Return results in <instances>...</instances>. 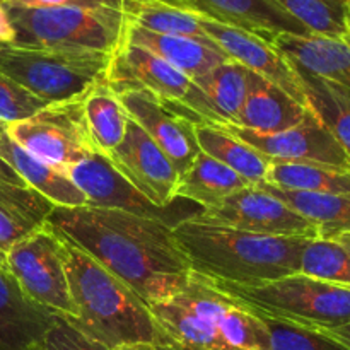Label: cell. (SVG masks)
<instances>
[{
	"label": "cell",
	"mask_w": 350,
	"mask_h": 350,
	"mask_svg": "<svg viewBox=\"0 0 350 350\" xmlns=\"http://www.w3.org/2000/svg\"><path fill=\"white\" fill-rule=\"evenodd\" d=\"M287 14L310 33L330 38H347L349 0H275Z\"/></svg>",
	"instance_id": "obj_31"
},
{
	"label": "cell",
	"mask_w": 350,
	"mask_h": 350,
	"mask_svg": "<svg viewBox=\"0 0 350 350\" xmlns=\"http://www.w3.org/2000/svg\"><path fill=\"white\" fill-rule=\"evenodd\" d=\"M234 303L211 279L191 270L187 286L149 306L154 350H229L221 337V320Z\"/></svg>",
	"instance_id": "obj_7"
},
{
	"label": "cell",
	"mask_w": 350,
	"mask_h": 350,
	"mask_svg": "<svg viewBox=\"0 0 350 350\" xmlns=\"http://www.w3.org/2000/svg\"><path fill=\"white\" fill-rule=\"evenodd\" d=\"M221 126L272 163H313L350 171L349 156L314 113L301 125L277 133H258L234 125Z\"/></svg>",
	"instance_id": "obj_12"
},
{
	"label": "cell",
	"mask_w": 350,
	"mask_h": 350,
	"mask_svg": "<svg viewBox=\"0 0 350 350\" xmlns=\"http://www.w3.org/2000/svg\"><path fill=\"white\" fill-rule=\"evenodd\" d=\"M301 81L308 108L328 126L350 159V89L314 77L294 67Z\"/></svg>",
	"instance_id": "obj_28"
},
{
	"label": "cell",
	"mask_w": 350,
	"mask_h": 350,
	"mask_svg": "<svg viewBox=\"0 0 350 350\" xmlns=\"http://www.w3.org/2000/svg\"><path fill=\"white\" fill-rule=\"evenodd\" d=\"M5 133L31 156L64 173L98 152L85 125L82 99L46 106L31 118L7 125Z\"/></svg>",
	"instance_id": "obj_10"
},
{
	"label": "cell",
	"mask_w": 350,
	"mask_h": 350,
	"mask_svg": "<svg viewBox=\"0 0 350 350\" xmlns=\"http://www.w3.org/2000/svg\"><path fill=\"white\" fill-rule=\"evenodd\" d=\"M349 29H350V0H349Z\"/></svg>",
	"instance_id": "obj_44"
},
{
	"label": "cell",
	"mask_w": 350,
	"mask_h": 350,
	"mask_svg": "<svg viewBox=\"0 0 350 350\" xmlns=\"http://www.w3.org/2000/svg\"><path fill=\"white\" fill-rule=\"evenodd\" d=\"M195 137L202 152L238 173L250 185L265 183L272 161L228 132L224 126L214 123H197Z\"/></svg>",
	"instance_id": "obj_23"
},
{
	"label": "cell",
	"mask_w": 350,
	"mask_h": 350,
	"mask_svg": "<svg viewBox=\"0 0 350 350\" xmlns=\"http://www.w3.org/2000/svg\"><path fill=\"white\" fill-rule=\"evenodd\" d=\"M122 41L146 48L171 67L188 75L191 81H197L217 65L231 60L214 41L150 33L129 21L125 23Z\"/></svg>",
	"instance_id": "obj_20"
},
{
	"label": "cell",
	"mask_w": 350,
	"mask_h": 350,
	"mask_svg": "<svg viewBox=\"0 0 350 350\" xmlns=\"http://www.w3.org/2000/svg\"><path fill=\"white\" fill-rule=\"evenodd\" d=\"M106 157L154 205L171 208L176 200L178 171L133 120L129 118L122 144Z\"/></svg>",
	"instance_id": "obj_14"
},
{
	"label": "cell",
	"mask_w": 350,
	"mask_h": 350,
	"mask_svg": "<svg viewBox=\"0 0 350 350\" xmlns=\"http://www.w3.org/2000/svg\"><path fill=\"white\" fill-rule=\"evenodd\" d=\"M200 24L205 34L231 60L238 62L253 74L275 84L301 105L308 106L297 72L270 41L241 27L217 23L204 16H200Z\"/></svg>",
	"instance_id": "obj_15"
},
{
	"label": "cell",
	"mask_w": 350,
	"mask_h": 350,
	"mask_svg": "<svg viewBox=\"0 0 350 350\" xmlns=\"http://www.w3.org/2000/svg\"><path fill=\"white\" fill-rule=\"evenodd\" d=\"M250 75L252 70L238 62L228 60L195 81L214 106L222 125H232L238 118L248 96Z\"/></svg>",
	"instance_id": "obj_30"
},
{
	"label": "cell",
	"mask_w": 350,
	"mask_h": 350,
	"mask_svg": "<svg viewBox=\"0 0 350 350\" xmlns=\"http://www.w3.org/2000/svg\"><path fill=\"white\" fill-rule=\"evenodd\" d=\"M38 350H109L101 342L85 335L64 314H53L50 328Z\"/></svg>",
	"instance_id": "obj_36"
},
{
	"label": "cell",
	"mask_w": 350,
	"mask_h": 350,
	"mask_svg": "<svg viewBox=\"0 0 350 350\" xmlns=\"http://www.w3.org/2000/svg\"><path fill=\"white\" fill-rule=\"evenodd\" d=\"M120 9L129 23L150 33L212 41L197 12L170 0H120Z\"/></svg>",
	"instance_id": "obj_26"
},
{
	"label": "cell",
	"mask_w": 350,
	"mask_h": 350,
	"mask_svg": "<svg viewBox=\"0 0 350 350\" xmlns=\"http://www.w3.org/2000/svg\"><path fill=\"white\" fill-rule=\"evenodd\" d=\"M270 43L291 65L314 77L350 89V40L320 34H277Z\"/></svg>",
	"instance_id": "obj_19"
},
{
	"label": "cell",
	"mask_w": 350,
	"mask_h": 350,
	"mask_svg": "<svg viewBox=\"0 0 350 350\" xmlns=\"http://www.w3.org/2000/svg\"><path fill=\"white\" fill-rule=\"evenodd\" d=\"M3 132H5V125H2V123H0V140H2ZM0 180L7 181V183L17 185V187H26V183L21 180L19 174H17L16 171H14L9 164H7V161L3 159L2 154H0Z\"/></svg>",
	"instance_id": "obj_40"
},
{
	"label": "cell",
	"mask_w": 350,
	"mask_h": 350,
	"mask_svg": "<svg viewBox=\"0 0 350 350\" xmlns=\"http://www.w3.org/2000/svg\"><path fill=\"white\" fill-rule=\"evenodd\" d=\"M318 332L328 335V337H332L334 340L340 342L342 345H345V347L350 349V323L340 325V327H334V328H325V330H318Z\"/></svg>",
	"instance_id": "obj_41"
},
{
	"label": "cell",
	"mask_w": 350,
	"mask_h": 350,
	"mask_svg": "<svg viewBox=\"0 0 350 350\" xmlns=\"http://www.w3.org/2000/svg\"><path fill=\"white\" fill-rule=\"evenodd\" d=\"M46 224L125 282L147 304L180 293L191 267L173 226L113 208L55 207Z\"/></svg>",
	"instance_id": "obj_1"
},
{
	"label": "cell",
	"mask_w": 350,
	"mask_h": 350,
	"mask_svg": "<svg viewBox=\"0 0 350 350\" xmlns=\"http://www.w3.org/2000/svg\"><path fill=\"white\" fill-rule=\"evenodd\" d=\"M106 82L116 94L126 89H144L173 106L195 125H222L214 106L195 81L137 44L120 43L111 55Z\"/></svg>",
	"instance_id": "obj_8"
},
{
	"label": "cell",
	"mask_w": 350,
	"mask_h": 350,
	"mask_svg": "<svg viewBox=\"0 0 350 350\" xmlns=\"http://www.w3.org/2000/svg\"><path fill=\"white\" fill-rule=\"evenodd\" d=\"M3 5L17 9H53L67 5H94V3H109L120 5V0H2Z\"/></svg>",
	"instance_id": "obj_38"
},
{
	"label": "cell",
	"mask_w": 350,
	"mask_h": 350,
	"mask_svg": "<svg viewBox=\"0 0 350 350\" xmlns=\"http://www.w3.org/2000/svg\"><path fill=\"white\" fill-rule=\"evenodd\" d=\"M311 115L308 106L252 72L248 96L232 125L258 133H277L301 125Z\"/></svg>",
	"instance_id": "obj_21"
},
{
	"label": "cell",
	"mask_w": 350,
	"mask_h": 350,
	"mask_svg": "<svg viewBox=\"0 0 350 350\" xmlns=\"http://www.w3.org/2000/svg\"><path fill=\"white\" fill-rule=\"evenodd\" d=\"M7 9L16 29L14 46L113 55L122 43L126 23L120 5L109 3Z\"/></svg>",
	"instance_id": "obj_4"
},
{
	"label": "cell",
	"mask_w": 350,
	"mask_h": 350,
	"mask_svg": "<svg viewBox=\"0 0 350 350\" xmlns=\"http://www.w3.org/2000/svg\"><path fill=\"white\" fill-rule=\"evenodd\" d=\"M217 23L255 33L272 41L277 34H313L275 0H170Z\"/></svg>",
	"instance_id": "obj_17"
},
{
	"label": "cell",
	"mask_w": 350,
	"mask_h": 350,
	"mask_svg": "<svg viewBox=\"0 0 350 350\" xmlns=\"http://www.w3.org/2000/svg\"><path fill=\"white\" fill-rule=\"evenodd\" d=\"M51 318L53 313L33 303L0 265V350H38Z\"/></svg>",
	"instance_id": "obj_18"
},
{
	"label": "cell",
	"mask_w": 350,
	"mask_h": 350,
	"mask_svg": "<svg viewBox=\"0 0 350 350\" xmlns=\"http://www.w3.org/2000/svg\"><path fill=\"white\" fill-rule=\"evenodd\" d=\"M0 265L5 267V265H3V256H2V255H0Z\"/></svg>",
	"instance_id": "obj_45"
},
{
	"label": "cell",
	"mask_w": 350,
	"mask_h": 350,
	"mask_svg": "<svg viewBox=\"0 0 350 350\" xmlns=\"http://www.w3.org/2000/svg\"><path fill=\"white\" fill-rule=\"evenodd\" d=\"M3 265L33 303L53 314L74 318L65 245L46 222L14 243L3 255Z\"/></svg>",
	"instance_id": "obj_9"
},
{
	"label": "cell",
	"mask_w": 350,
	"mask_h": 350,
	"mask_svg": "<svg viewBox=\"0 0 350 350\" xmlns=\"http://www.w3.org/2000/svg\"><path fill=\"white\" fill-rule=\"evenodd\" d=\"M46 106L50 105L0 72V123L2 125L7 126L10 123L31 118L43 111Z\"/></svg>",
	"instance_id": "obj_35"
},
{
	"label": "cell",
	"mask_w": 350,
	"mask_h": 350,
	"mask_svg": "<svg viewBox=\"0 0 350 350\" xmlns=\"http://www.w3.org/2000/svg\"><path fill=\"white\" fill-rule=\"evenodd\" d=\"M219 330L229 350H270V332L263 318L236 299L222 317Z\"/></svg>",
	"instance_id": "obj_33"
},
{
	"label": "cell",
	"mask_w": 350,
	"mask_h": 350,
	"mask_svg": "<svg viewBox=\"0 0 350 350\" xmlns=\"http://www.w3.org/2000/svg\"><path fill=\"white\" fill-rule=\"evenodd\" d=\"M33 231L34 228L27 226L26 222L14 217L10 212L0 207V255H5L14 243H17L19 239H23L24 236H27Z\"/></svg>",
	"instance_id": "obj_37"
},
{
	"label": "cell",
	"mask_w": 350,
	"mask_h": 350,
	"mask_svg": "<svg viewBox=\"0 0 350 350\" xmlns=\"http://www.w3.org/2000/svg\"><path fill=\"white\" fill-rule=\"evenodd\" d=\"M332 239H334V241H337L338 245L344 246V248L347 250L349 255H350V232H344V234H338V236H335V238H332Z\"/></svg>",
	"instance_id": "obj_43"
},
{
	"label": "cell",
	"mask_w": 350,
	"mask_h": 350,
	"mask_svg": "<svg viewBox=\"0 0 350 350\" xmlns=\"http://www.w3.org/2000/svg\"><path fill=\"white\" fill-rule=\"evenodd\" d=\"M245 187H250L245 178L214 157L200 152L178 180L176 198H187L205 211Z\"/></svg>",
	"instance_id": "obj_24"
},
{
	"label": "cell",
	"mask_w": 350,
	"mask_h": 350,
	"mask_svg": "<svg viewBox=\"0 0 350 350\" xmlns=\"http://www.w3.org/2000/svg\"><path fill=\"white\" fill-rule=\"evenodd\" d=\"M214 284L258 317L313 330L350 323V287L303 273H293L260 286Z\"/></svg>",
	"instance_id": "obj_5"
},
{
	"label": "cell",
	"mask_w": 350,
	"mask_h": 350,
	"mask_svg": "<svg viewBox=\"0 0 350 350\" xmlns=\"http://www.w3.org/2000/svg\"><path fill=\"white\" fill-rule=\"evenodd\" d=\"M0 154L10 167L21 176L27 188L46 198L55 207H82L88 205L84 193L75 187L67 173L31 156L27 150L17 146L5 132L0 140Z\"/></svg>",
	"instance_id": "obj_22"
},
{
	"label": "cell",
	"mask_w": 350,
	"mask_h": 350,
	"mask_svg": "<svg viewBox=\"0 0 350 350\" xmlns=\"http://www.w3.org/2000/svg\"><path fill=\"white\" fill-rule=\"evenodd\" d=\"M82 111L96 150L105 156L111 154L122 144L129 123L118 94L108 82H101L82 99Z\"/></svg>",
	"instance_id": "obj_27"
},
{
	"label": "cell",
	"mask_w": 350,
	"mask_h": 350,
	"mask_svg": "<svg viewBox=\"0 0 350 350\" xmlns=\"http://www.w3.org/2000/svg\"><path fill=\"white\" fill-rule=\"evenodd\" d=\"M118 98L129 118L159 146L181 176L202 152L195 137V123L144 89H126L118 92Z\"/></svg>",
	"instance_id": "obj_13"
},
{
	"label": "cell",
	"mask_w": 350,
	"mask_h": 350,
	"mask_svg": "<svg viewBox=\"0 0 350 350\" xmlns=\"http://www.w3.org/2000/svg\"><path fill=\"white\" fill-rule=\"evenodd\" d=\"M265 183L291 191L350 195V171L313 163H272Z\"/></svg>",
	"instance_id": "obj_29"
},
{
	"label": "cell",
	"mask_w": 350,
	"mask_h": 350,
	"mask_svg": "<svg viewBox=\"0 0 350 350\" xmlns=\"http://www.w3.org/2000/svg\"><path fill=\"white\" fill-rule=\"evenodd\" d=\"M193 219L253 234L318 238V229L308 219L258 185L234 191L221 204L200 211Z\"/></svg>",
	"instance_id": "obj_11"
},
{
	"label": "cell",
	"mask_w": 350,
	"mask_h": 350,
	"mask_svg": "<svg viewBox=\"0 0 350 350\" xmlns=\"http://www.w3.org/2000/svg\"><path fill=\"white\" fill-rule=\"evenodd\" d=\"M263 190L303 215L318 229V238L332 239L350 232V195L291 191L260 183Z\"/></svg>",
	"instance_id": "obj_25"
},
{
	"label": "cell",
	"mask_w": 350,
	"mask_h": 350,
	"mask_svg": "<svg viewBox=\"0 0 350 350\" xmlns=\"http://www.w3.org/2000/svg\"><path fill=\"white\" fill-rule=\"evenodd\" d=\"M16 43V29L9 16V9L0 0V46H10Z\"/></svg>",
	"instance_id": "obj_39"
},
{
	"label": "cell",
	"mask_w": 350,
	"mask_h": 350,
	"mask_svg": "<svg viewBox=\"0 0 350 350\" xmlns=\"http://www.w3.org/2000/svg\"><path fill=\"white\" fill-rule=\"evenodd\" d=\"M299 273L350 287V255L334 239L310 238L299 260Z\"/></svg>",
	"instance_id": "obj_32"
},
{
	"label": "cell",
	"mask_w": 350,
	"mask_h": 350,
	"mask_svg": "<svg viewBox=\"0 0 350 350\" xmlns=\"http://www.w3.org/2000/svg\"><path fill=\"white\" fill-rule=\"evenodd\" d=\"M2 48H3V46H0V50H2Z\"/></svg>",
	"instance_id": "obj_46"
},
{
	"label": "cell",
	"mask_w": 350,
	"mask_h": 350,
	"mask_svg": "<svg viewBox=\"0 0 350 350\" xmlns=\"http://www.w3.org/2000/svg\"><path fill=\"white\" fill-rule=\"evenodd\" d=\"M270 332V350H350L313 328L262 317Z\"/></svg>",
	"instance_id": "obj_34"
},
{
	"label": "cell",
	"mask_w": 350,
	"mask_h": 350,
	"mask_svg": "<svg viewBox=\"0 0 350 350\" xmlns=\"http://www.w3.org/2000/svg\"><path fill=\"white\" fill-rule=\"evenodd\" d=\"M68 176L84 193L91 207L113 208L149 219H159L174 226L167 217L170 208H161L144 197L105 154L94 152L68 170Z\"/></svg>",
	"instance_id": "obj_16"
},
{
	"label": "cell",
	"mask_w": 350,
	"mask_h": 350,
	"mask_svg": "<svg viewBox=\"0 0 350 350\" xmlns=\"http://www.w3.org/2000/svg\"><path fill=\"white\" fill-rule=\"evenodd\" d=\"M111 55L98 51L3 46L0 72L48 105L81 101L106 81Z\"/></svg>",
	"instance_id": "obj_6"
},
{
	"label": "cell",
	"mask_w": 350,
	"mask_h": 350,
	"mask_svg": "<svg viewBox=\"0 0 350 350\" xmlns=\"http://www.w3.org/2000/svg\"><path fill=\"white\" fill-rule=\"evenodd\" d=\"M113 350H154L152 345L149 344H125V345H118Z\"/></svg>",
	"instance_id": "obj_42"
},
{
	"label": "cell",
	"mask_w": 350,
	"mask_h": 350,
	"mask_svg": "<svg viewBox=\"0 0 350 350\" xmlns=\"http://www.w3.org/2000/svg\"><path fill=\"white\" fill-rule=\"evenodd\" d=\"M64 245L75 310L68 320L109 350L125 344H152L149 304L77 246Z\"/></svg>",
	"instance_id": "obj_3"
},
{
	"label": "cell",
	"mask_w": 350,
	"mask_h": 350,
	"mask_svg": "<svg viewBox=\"0 0 350 350\" xmlns=\"http://www.w3.org/2000/svg\"><path fill=\"white\" fill-rule=\"evenodd\" d=\"M173 234L193 272L232 286H260L299 273L301 253L310 239L253 234L193 217L176 222Z\"/></svg>",
	"instance_id": "obj_2"
}]
</instances>
